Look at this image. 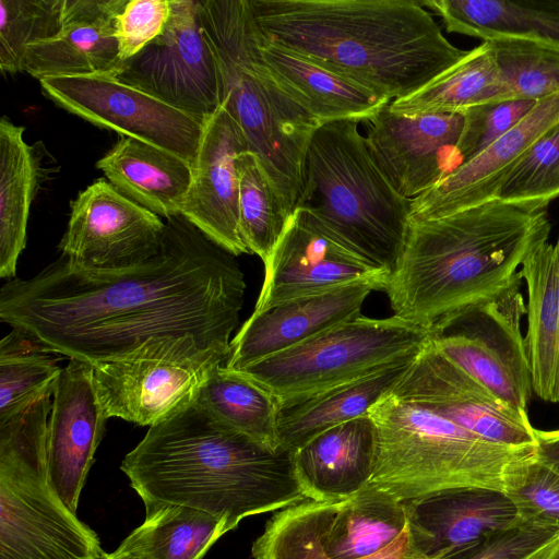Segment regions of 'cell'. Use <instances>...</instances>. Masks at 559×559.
Segmentation results:
<instances>
[{"label": "cell", "instance_id": "d590c367", "mask_svg": "<svg viewBox=\"0 0 559 559\" xmlns=\"http://www.w3.org/2000/svg\"><path fill=\"white\" fill-rule=\"evenodd\" d=\"M32 337L12 329L0 342V421L52 396L61 368Z\"/></svg>", "mask_w": 559, "mask_h": 559}, {"label": "cell", "instance_id": "83f0119b", "mask_svg": "<svg viewBox=\"0 0 559 559\" xmlns=\"http://www.w3.org/2000/svg\"><path fill=\"white\" fill-rule=\"evenodd\" d=\"M520 275L527 288L524 345L533 392L545 402L559 403V238L537 246Z\"/></svg>", "mask_w": 559, "mask_h": 559}, {"label": "cell", "instance_id": "7c38bea8", "mask_svg": "<svg viewBox=\"0 0 559 559\" xmlns=\"http://www.w3.org/2000/svg\"><path fill=\"white\" fill-rule=\"evenodd\" d=\"M515 286L437 320L436 348L504 403L527 411L533 383L521 320L526 305Z\"/></svg>", "mask_w": 559, "mask_h": 559}, {"label": "cell", "instance_id": "e575fe53", "mask_svg": "<svg viewBox=\"0 0 559 559\" xmlns=\"http://www.w3.org/2000/svg\"><path fill=\"white\" fill-rule=\"evenodd\" d=\"M238 173L239 234L249 253L269 259L292 215L260 157L243 151L236 158Z\"/></svg>", "mask_w": 559, "mask_h": 559}, {"label": "cell", "instance_id": "4dcf8cb0", "mask_svg": "<svg viewBox=\"0 0 559 559\" xmlns=\"http://www.w3.org/2000/svg\"><path fill=\"white\" fill-rule=\"evenodd\" d=\"M450 33L483 41L518 37L559 47V0H429Z\"/></svg>", "mask_w": 559, "mask_h": 559}, {"label": "cell", "instance_id": "9c48e42d", "mask_svg": "<svg viewBox=\"0 0 559 559\" xmlns=\"http://www.w3.org/2000/svg\"><path fill=\"white\" fill-rule=\"evenodd\" d=\"M254 559H429L413 544L403 502L368 485L334 501L306 499L276 512Z\"/></svg>", "mask_w": 559, "mask_h": 559}, {"label": "cell", "instance_id": "e0dca14e", "mask_svg": "<svg viewBox=\"0 0 559 559\" xmlns=\"http://www.w3.org/2000/svg\"><path fill=\"white\" fill-rule=\"evenodd\" d=\"M362 278H378L386 284L388 273L356 252L310 212L296 207L264 262L263 285L254 311Z\"/></svg>", "mask_w": 559, "mask_h": 559}, {"label": "cell", "instance_id": "8fae6325", "mask_svg": "<svg viewBox=\"0 0 559 559\" xmlns=\"http://www.w3.org/2000/svg\"><path fill=\"white\" fill-rule=\"evenodd\" d=\"M229 355L192 335L154 337L124 358L94 366L96 392L108 418L150 427L192 400Z\"/></svg>", "mask_w": 559, "mask_h": 559}, {"label": "cell", "instance_id": "d6a6232c", "mask_svg": "<svg viewBox=\"0 0 559 559\" xmlns=\"http://www.w3.org/2000/svg\"><path fill=\"white\" fill-rule=\"evenodd\" d=\"M227 532L224 519L191 507L163 504L145 511L144 522L118 548L144 559H202Z\"/></svg>", "mask_w": 559, "mask_h": 559}, {"label": "cell", "instance_id": "7402d4cb", "mask_svg": "<svg viewBox=\"0 0 559 559\" xmlns=\"http://www.w3.org/2000/svg\"><path fill=\"white\" fill-rule=\"evenodd\" d=\"M559 124V93L537 102L511 130L433 188L411 201L409 219H426L498 198L514 167Z\"/></svg>", "mask_w": 559, "mask_h": 559}, {"label": "cell", "instance_id": "d4e9b609", "mask_svg": "<svg viewBox=\"0 0 559 559\" xmlns=\"http://www.w3.org/2000/svg\"><path fill=\"white\" fill-rule=\"evenodd\" d=\"M376 427L369 415L340 424L290 452L307 499L348 498L370 484L376 459Z\"/></svg>", "mask_w": 559, "mask_h": 559}, {"label": "cell", "instance_id": "ac0fdd59", "mask_svg": "<svg viewBox=\"0 0 559 559\" xmlns=\"http://www.w3.org/2000/svg\"><path fill=\"white\" fill-rule=\"evenodd\" d=\"M389 105L365 121V138L394 189L412 201L464 164L460 142L465 115H401Z\"/></svg>", "mask_w": 559, "mask_h": 559}, {"label": "cell", "instance_id": "9a60e30c", "mask_svg": "<svg viewBox=\"0 0 559 559\" xmlns=\"http://www.w3.org/2000/svg\"><path fill=\"white\" fill-rule=\"evenodd\" d=\"M391 392L491 442L535 447L527 411L510 406L445 358L429 340Z\"/></svg>", "mask_w": 559, "mask_h": 559}, {"label": "cell", "instance_id": "7bdbcfd3", "mask_svg": "<svg viewBox=\"0 0 559 559\" xmlns=\"http://www.w3.org/2000/svg\"><path fill=\"white\" fill-rule=\"evenodd\" d=\"M557 536L520 522L442 559H524Z\"/></svg>", "mask_w": 559, "mask_h": 559}, {"label": "cell", "instance_id": "bcb514c9", "mask_svg": "<svg viewBox=\"0 0 559 559\" xmlns=\"http://www.w3.org/2000/svg\"><path fill=\"white\" fill-rule=\"evenodd\" d=\"M548 559H559V538Z\"/></svg>", "mask_w": 559, "mask_h": 559}, {"label": "cell", "instance_id": "f35d334b", "mask_svg": "<svg viewBox=\"0 0 559 559\" xmlns=\"http://www.w3.org/2000/svg\"><path fill=\"white\" fill-rule=\"evenodd\" d=\"M503 492L513 503L521 523L559 533V475L536 455L510 468Z\"/></svg>", "mask_w": 559, "mask_h": 559}, {"label": "cell", "instance_id": "60d3db41", "mask_svg": "<svg viewBox=\"0 0 559 559\" xmlns=\"http://www.w3.org/2000/svg\"><path fill=\"white\" fill-rule=\"evenodd\" d=\"M536 104V100L514 99L466 109L460 142L464 164L515 127Z\"/></svg>", "mask_w": 559, "mask_h": 559}, {"label": "cell", "instance_id": "484cf974", "mask_svg": "<svg viewBox=\"0 0 559 559\" xmlns=\"http://www.w3.org/2000/svg\"><path fill=\"white\" fill-rule=\"evenodd\" d=\"M260 50L284 90L320 124L370 119L391 100L264 37Z\"/></svg>", "mask_w": 559, "mask_h": 559}, {"label": "cell", "instance_id": "cb8c5ba5", "mask_svg": "<svg viewBox=\"0 0 559 559\" xmlns=\"http://www.w3.org/2000/svg\"><path fill=\"white\" fill-rule=\"evenodd\" d=\"M128 0H63L62 28L24 51L21 72L47 78L117 74L121 67L116 21Z\"/></svg>", "mask_w": 559, "mask_h": 559}, {"label": "cell", "instance_id": "44dd1931", "mask_svg": "<svg viewBox=\"0 0 559 559\" xmlns=\"http://www.w3.org/2000/svg\"><path fill=\"white\" fill-rule=\"evenodd\" d=\"M384 287L385 282L381 280L362 278L253 311L231 340V352L225 366L240 370L332 325L360 316L369 294L384 290Z\"/></svg>", "mask_w": 559, "mask_h": 559}, {"label": "cell", "instance_id": "603a6c76", "mask_svg": "<svg viewBox=\"0 0 559 559\" xmlns=\"http://www.w3.org/2000/svg\"><path fill=\"white\" fill-rule=\"evenodd\" d=\"M413 544L429 559H442L520 523L502 490L456 487L403 501Z\"/></svg>", "mask_w": 559, "mask_h": 559}, {"label": "cell", "instance_id": "74e56055", "mask_svg": "<svg viewBox=\"0 0 559 559\" xmlns=\"http://www.w3.org/2000/svg\"><path fill=\"white\" fill-rule=\"evenodd\" d=\"M63 0H0V69L21 72L24 51L62 28Z\"/></svg>", "mask_w": 559, "mask_h": 559}, {"label": "cell", "instance_id": "1f68e13d", "mask_svg": "<svg viewBox=\"0 0 559 559\" xmlns=\"http://www.w3.org/2000/svg\"><path fill=\"white\" fill-rule=\"evenodd\" d=\"M499 90V69L488 41H483L416 92L390 103L401 115L454 114L490 104Z\"/></svg>", "mask_w": 559, "mask_h": 559}, {"label": "cell", "instance_id": "30bf717a", "mask_svg": "<svg viewBox=\"0 0 559 559\" xmlns=\"http://www.w3.org/2000/svg\"><path fill=\"white\" fill-rule=\"evenodd\" d=\"M430 336V328L394 314H360L237 371L282 406L378 371L420 350Z\"/></svg>", "mask_w": 559, "mask_h": 559}, {"label": "cell", "instance_id": "5bb4252c", "mask_svg": "<svg viewBox=\"0 0 559 559\" xmlns=\"http://www.w3.org/2000/svg\"><path fill=\"white\" fill-rule=\"evenodd\" d=\"M116 78L202 120L221 106L214 55L198 0H171L169 20L154 40L122 61Z\"/></svg>", "mask_w": 559, "mask_h": 559}, {"label": "cell", "instance_id": "f546056e", "mask_svg": "<svg viewBox=\"0 0 559 559\" xmlns=\"http://www.w3.org/2000/svg\"><path fill=\"white\" fill-rule=\"evenodd\" d=\"M24 127L0 120V276L15 278L26 245L29 209L45 178L44 148L24 140Z\"/></svg>", "mask_w": 559, "mask_h": 559}, {"label": "cell", "instance_id": "ee69618b", "mask_svg": "<svg viewBox=\"0 0 559 559\" xmlns=\"http://www.w3.org/2000/svg\"><path fill=\"white\" fill-rule=\"evenodd\" d=\"M536 459L559 475V429L534 430Z\"/></svg>", "mask_w": 559, "mask_h": 559}, {"label": "cell", "instance_id": "6da1fadb", "mask_svg": "<svg viewBox=\"0 0 559 559\" xmlns=\"http://www.w3.org/2000/svg\"><path fill=\"white\" fill-rule=\"evenodd\" d=\"M245 275L230 254L181 215L166 219L157 252L122 271H91L60 255L0 289V319L45 352L96 366L154 337L192 335L231 352Z\"/></svg>", "mask_w": 559, "mask_h": 559}, {"label": "cell", "instance_id": "2e32d148", "mask_svg": "<svg viewBox=\"0 0 559 559\" xmlns=\"http://www.w3.org/2000/svg\"><path fill=\"white\" fill-rule=\"evenodd\" d=\"M164 227L159 216L100 178L72 201L58 248L61 255L81 269L122 271L157 252Z\"/></svg>", "mask_w": 559, "mask_h": 559}, {"label": "cell", "instance_id": "f1b7e54d", "mask_svg": "<svg viewBox=\"0 0 559 559\" xmlns=\"http://www.w3.org/2000/svg\"><path fill=\"white\" fill-rule=\"evenodd\" d=\"M418 353L359 379L282 405L277 418L278 449L293 452L324 430L367 415L394 388Z\"/></svg>", "mask_w": 559, "mask_h": 559}, {"label": "cell", "instance_id": "836d02e7", "mask_svg": "<svg viewBox=\"0 0 559 559\" xmlns=\"http://www.w3.org/2000/svg\"><path fill=\"white\" fill-rule=\"evenodd\" d=\"M195 399L217 419L258 443L278 450L275 396L240 371L225 365L214 367Z\"/></svg>", "mask_w": 559, "mask_h": 559}, {"label": "cell", "instance_id": "d6986e66", "mask_svg": "<svg viewBox=\"0 0 559 559\" xmlns=\"http://www.w3.org/2000/svg\"><path fill=\"white\" fill-rule=\"evenodd\" d=\"M107 419L96 392L94 366L70 359L52 393L47 463L52 486L74 513Z\"/></svg>", "mask_w": 559, "mask_h": 559}, {"label": "cell", "instance_id": "3957f363", "mask_svg": "<svg viewBox=\"0 0 559 559\" xmlns=\"http://www.w3.org/2000/svg\"><path fill=\"white\" fill-rule=\"evenodd\" d=\"M264 37L391 102L456 63L451 44L421 1L249 0Z\"/></svg>", "mask_w": 559, "mask_h": 559}, {"label": "cell", "instance_id": "5b68a950", "mask_svg": "<svg viewBox=\"0 0 559 559\" xmlns=\"http://www.w3.org/2000/svg\"><path fill=\"white\" fill-rule=\"evenodd\" d=\"M214 55L219 103L240 127L292 215L301 194L305 154L321 126L276 80L260 50L249 0H199Z\"/></svg>", "mask_w": 559, "mask_h": 559}, {"label": "cell", "instance_id": "f6af8a7d", "mask_svg": "<svg viewBox=\"0 0 559 559\" xmlns=\"http://www.w3.org/2000/svg\"><path fill=\"white\" fill-rule=\"evenodd\" d=\"M102 559H144V558L134 552L117 548L112 552H109V554L106 552V555Z\"/></svg>", "mask_w": 559, "mask_h": 559}, {"label": "cell", "instance_id": "ba28073f", "mask_svg": "<svg viewBox=\"0 0 559 559\" xmlns=\"http://www.w3.org/2000/svg\"><path fill=\"white\" fill-rule=\"evenodd\" d=\"M50 397L0 421V559H102L98 535L49 478Z\"/></svg>", "mask_w": 559, "mask_h": 559}, {"label": "cell", "instance_id": "52a82bcc", "mask_svg": "<svg viewBox=\"0 0 559 559\" xmlns=\"http://www.w3.org/2000/svg\"><path fill=\"white\" fill-rule=\"evenodd\" d=\"M376 427L370 485L407 501L456 487L503 491L504 478L535 447H509L483 439L391 391L369 411Z\"/></svg>", "mask_w": 559, "mask_h": 559}, {"label": "cell", "instance_id": "4316f807", "mask_svg": "<svg viewBox=\"0 0 559 559\" xmlns=\"http://www.w3.org/2000/svg\"><path fill=\"white\" fill-rule=\"evenodd\" d=\"M96 167L119 192L157 216L180 215L192 179V166L181 157L120 136Z\"/></svg>", "mask_w": 559, "mask_h": 559}, {"label": "cell", "instance_id": "7a4b0ae2", "mask_svg": "<svg viewBox=\"0 0 559 559\" xmlns=\"http://www.w3.org/2000/svg\"><path fill=\"white\" fill-rule=\"evenodd\" d=\"M120 469L145 511L191 507L224 519L229 531L247 516L307 499L290 452L230 428L195 396L150 426Z\"/></svg>", "mask_w": 559, "mask_h": 559}, {"label": "cell", "instance_id": "277c9868", "mask_svg": "<svg viewBox=\"0 0 559 559\" xmlns=\"http://www.w3.org/2000/svg\"><path fill=\"white\" fill-rule=\"evenodd\" d=\"M550 230L547 207L499 198L409 219L383 290L393 314L430 328L448 313L521 286L522 263Z\"/></svg>", "mask_w": 559, "mask_h": 559}, {"label": "cell", "instance_id": "b9f144b4", "mask_svg": "<svg viewBox=\"0 0 559 559\" xmlns=\"http://www.w3.org/2000/svg\"><path fill=\"white\" fill-rule=\"evenodd\" d=\"M171 0H128L117 16V40L121 62L140 52L164 31Z\"/></svg>", "mask_w": 559, "mask_h": 559}, {"label": "cell", "instance_id": "ab89813d", "mask_svg": "<svg viewBox=\"0 0 559 559\" xmlns=\"http://www.w3.org/2000/svg\"><path fill=\"white\" fill-rule=\"evenodd\" d=\"M559 197V124L538 140L504 180L498 198L548 207Z\"/></svg>", "mask_w": 559, "mask_h": 559}, {"label": "cell", "instance_id": "ffe728a7", "mask_svg": "<svg viewBox=\"0 0 559 559\" xmlns=\"http://www.w3.org/2000/svg\"><path fill=\"white\" fill-rule=\"evenodd\" d=\"M234 118L219 106L205 120L192 179L180 215L214 243L237 257L249 253L239 234L237 156L248 151Z\"/></svg>", "mask_w": 559, "mask_h": 559}, {"label": "cell", "instance_id": "8992f818", "mask_svg": "<svg viewBox=\"0 0 559 559\" xmlns=\"http://www.w3.org/2000/svg\"><path fill=\"white\" fill-rule=\"evenodd\" d=\"M358 123L340 120L316 130L296 207L310 212L389 276L404 245L411 201L381 170Z\"/></svg>", "mask_w": 559, "mask_h": 559}, {"label": "cell", "instance_id": "8d00e7d4", "mask_svg": "<svg viewBox=\"0 0 559 559\" xmlns=\"http://www.w3.org/2000/svg\"><path fill=\"white\" fill-rule=\"evenodd\" d=\"M488 41L499 69V90L490 104L540 100L559 93V47L543 41L502 37Z\"/></svg>", "mask_w": 559, "mask_h": 559}, {"label": "cell", "instance_id": "4fadbf2b", "mask_svg": "<svg viewBox=\"0 0 559 559\" xmlns=\"http://www.w3.org/2000/svg\"><path fill=\"white\" fill-rule=\"evenodd\" d=\"M41 92L87 122L166 150L192 167L205 120L120 82L115 74L47 78Z\"/></svg>", "mask_w": 559, "mask_h": 559}]
</instances>
